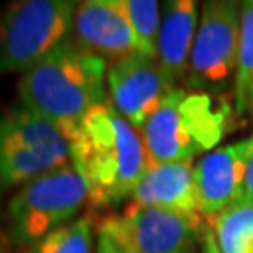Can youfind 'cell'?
Wrapping results in <instances>:
<instances>
[{
	"instance_id": "5",
	"label": "cell",
	"mask_w": 253,
	"mask_h": 253,
	"mask_svg": "<svg viewBox=\"0 0 253 253\" xmlns=\"http://www.w3.org/2000/svg\"><path fill=\"white\" fill-rule=\"evenodd\" d=\"M84 203L88 188L72 163L45 172L21 186L8 203V238L15 246H32L56 227L75 219Z\"/></svg>"
},
{
	"instance_id": "3",
	"label": "cell",
	"mask_w": 253,
	"mask_h": 253,
	"mask_svg": "<svg viewBox=\"0 0 253 253\" xmlns=\"http://www.w3.org/2000/svg\"><path fill=\"white\" fill-rule=\"evenodd\" d=\"M235 111L221 94L172 88L139 129L150 165L190 162L221 143Z\"/></svg>"
},
{
	"instance_id": "21",
	"label": "cell",
	"mask_w": 253,
	"mask_h": 253,
	"mask_svg": "<svg viewBox=\"0 0 253 253\" xmlns=\"http://www.w3.org/2000/svg\"><path fill=\"white\" fill-rule=\"evenodd\" d=\"M0 253H15V252H9V250H2V248H0Z\"/></svg>"
},
{
	"instance_id": "4",
	"label": "cell",
	"mask_w": 253,
	"mask_h": 253,
	"mask_svg": "<svg viewBox=\"0 0 253 253\" xmlns=\"http://www.w3.org/2000/svg\"><path fill=\"white\" fill-rule=\"evenodd\" d=\"M72 163L70 141L25 103L0 107V184L25 186Z\"/></svg>"
},
{
	"instance_id": "14",
	"label": "cell",
	"mask_w": 253,
	"mask_h": 253,
	"mask_svg": "<svg viewBox=\"0 0 253 253\" xmlns=\"http://www.w3.org/2000/svg\"><path fill=\"white\" fill-rule=\"evenodd\" d=\"M221 253H253V201L248 197L233 203L210 219Z\"/></svg>"
},
{
	"instance_id": "9",
	"label": "cell",
	"mask_w": 253,
	"mask_h": 253,
	"mask_svg": "<svg viewBox=\"0 0 253 253\" xmlns=\"http://www.w3.org/2000/svg\"><path fill=\"white\" fill-rule=\"evenodd\" d=\"M172 88L176 86L160 60L145 53L122 56L107 70L109 103L135 129L145 126Z\"/></svg>"
},
{
	"instance_id": "8",
	"label": "cell",
	"mask_w": 253,
	"mask_h": 253,
	"mask_svg": "<svg viewBox=\"0 0 253 253\" xmlns=\"http://www.w3.org/2000/svg\"><path fill=\"white\" fill-rule=\"evenodd\" d=\"M100 231L113 236L126 253H195L207 229L201 217L131 205L120 216L105 217Z\"/></svg>"
},
{
	"instance_id": "17",
	"label": "cell",
	"mask_w": 253,
	"mask_h": 253,
	"mask_svg": "<svg viewBox=\"0 0 253 253\" xmlns=\"http://www.w3.org/2000/svg\"><path fill=\"white\" fill-rule=\"evenodd\" d=\"M126 8L139 38L141 53L158 58V28L162 0H126Z\"/></svg>"
},
{
	"instance_id": "18",
	"label": "cell",
	"mask_w": 253,
	"mask_h": 253,
	"mask_svg": "<svg viewBox=\"0 0 253 253\" xmlns=\"http://www.w3.org/2000/svg\"><path fill=\"white\" fill-rule=\"evenodd\" d=\"M252 146L246 160V176H244V197L253 201V137H250Z\"/></svg>"
},
{
	"instance_id": "20",
	"label": "cell",
	"mask_w": 253,
	"mask_h": 253,
	"mask_svg": "<svg viewBox=\"0 0 253 253\" xmlns=\"http://www.w3.org/2000/svg\"><path fill=\"white\" fill-rule=\"evenodd\" d=\"M203 253H221L219 244H217L216 233L212 229H208V227L207 231H205V235H203Z\"/></svg>"
},
{
	"instance_id": "11",
	"label": "cell",
	"mask_w": 253,
	"mask_h": 253,
	"mask_svg": "<svg viewBox=\"0 0 253 253\" xmlns=\"http://www.w3.org/2000/svg\"><path fill=\"white\" fill-rule=\"evenodd\" d=\"M252 141L221 146L195 165V188L203 217H216L244 195L246 160Z\"/></svg>"
},
{
	"instance_id": "19",
	"label": "cell",
	"mask_w": 253,
	"mask_h": 253,
	"mask_svg": "<svg viewBox=\"0 0 253 253\" xmlns=\"http://www.w3.org/2000/svg\"><path fill=\"white\" fill-rule=\"evenodd\" d=\"M96 253H126V252H124V248L118 244L113 236L100 231V240H98V250H96Z\"/></svg>"
},
{
	"instance_id": "16",
	"label": "cell",
	"mask_w": 253,
	"mask_h": 253,
	"mask_svg": "<svg viewBox=\"0 0 253 253\" xmlns=\"http://www.w3.org/2000/svg\"><path fill=\"white\" fill-rule=\"evenodd\" d=\"M92 246L94 219L90 214H84L56 227L32 246L28 253H92Z\"/></svg>"
},
{
	"instance_id": "10",
	"label": "cell",
	"mask_w": 253,
	"mask_h": 253,
	"mask_svg": "<svg viewBox=\"0 0 253 253\" xmlns=\"http://www.w3.org/2000/svg\"><path fill=\"white\" fill-rule=\"evenodd\" d=\"M73 40L105 60L113 58V62L141 53L126 0H81L73 23Z\"/></svg>"
},
{
	"instance_id": "1",
	"label": "cell",
	"mask_w": 253,
	"mask_h": 253,
	"mask_svg": "<svg viewBox=\"0 0 253 253\" xmlns=\"http://www.w3.org/2000/svg\"><path fill=\"white\" fill-rule=\"evenodd\" d=\"M72 165L79 171L88 203L107 208L133 197L148 169V156L139 129L131 126L109 101L96 105L70 139Z\"/></svg>"
},
{
	"instance_id": "12",
	"label": "cell",
	"mask_w": 253,
	"mask_h": 253,
	"mask_svg": "<svg viewBox=\"0 0 253 253\" xmlns=\"http://www.w3.org/2000/svg\"><path fill=\"white\" fill-rule=\"evenodd\" d=\"M133 205L162 208L205 219L197 201L193 160L148 165L133 191Z\"/></svg>"
},
{
	"instance_id": "15",
	"label": "cell",
	"mask_w": 253,
	"mask_h": 253,
	"mask_svg": "<svg viewBox=\"0 0 253 253\" xmlns=\"http://www.w3.org/2000/svg\"><path fill=\"white\" fill-rule=\"evenodd\" d=\"M235 98L238 115H253V0H242Z\"/></svg>"
},
{
	"instance_id": "7",
	"label": "cell",
	"mask_w": 253,
	"mask_h": 253,
	"mask_svg": "<svg viewBox=\"0 0 253 253\" xmlns=\"http://www.w3.org/2000/svg\"><path fill=\"white\" fill-rule=\"evenodd\" d=\"M240 17L242 0H203L186 73L191 90L221 94L235 81Z\"/></svg>"
},
{
	"instance_id": "2",
	"label": "cell",
	"mask_w": 253,
	"mask_h": 253,
	"mask_svg": "<svg viewBox=\"0 0 253 253\" xmlns=\"http://www.w3.org/2000/svg\"><path fill=\"white\" fill-rule=\"evenodd\" d=\"M107 62L72 36L21 75L19 101L58 127L68 141L84 117L107 101Z\"/></svg>"
},
{
	"instance_id": "13",
	"label": "cell",
	"mask_w": 253,
	"mask_h": 253,
	"mask_svg": "<svg viewBox=\"0 0 253 253\" xmlns=\"http://www.w3.org/2000/svg\"><path fill=\"white\" fill-rule=\"evenodd\" d=\"M199 19V0H162L158 60L174 84L186 79Z\"/></svg>"
},
{
	"instance_id": "6",
	"label": "cell",
	"mask_w": 253,
	"mask_h": 253,
	"mask_svg": "<svg viewBox=\"0 0 253 253\" xmlns=\"http://www.w3.org/2000/svg\"><path fill=\"white\" fill-rule=\"evenodd\" d=\"M81 0H13L0 13V75L27 72L72 36Z\"/></svg>"
}]
</instances>
